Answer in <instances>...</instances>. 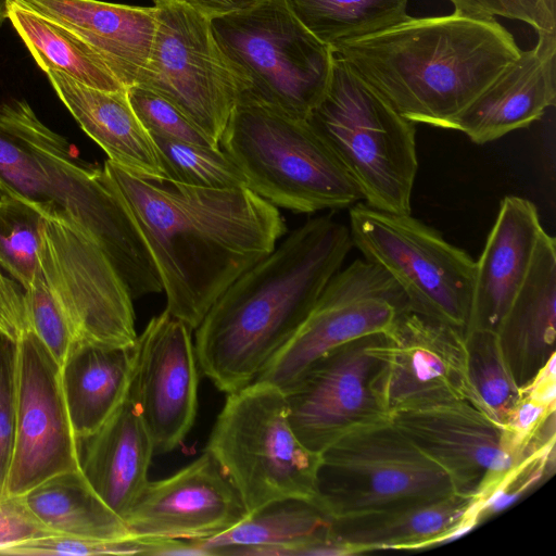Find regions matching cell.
Listing matches in <instances>:
<instances>
[{
  "label": "cell",
  "instance_id": "cell-1",
  "mask_svg": "<svg viewBox=\"0 0 556 556\" xmlns=\"http://www.w3.org/2000/svg\"><path fill=\"white\" fill-rule=\"evenodd\" d=\"M103 173L138 227L166 311L197 329L218 296L286 233L278 207L247 187L213 189L140 175L106 160Z\"/></svg>",
  "mask_w": 556,
  "mask_h": 556
},
{
  "label": "cell",
  "instance_id": "cell-2",
  "mask_svg": "<svg viewBox=\"0 0 556 556\" xmlns=\"http://www.w3.org/2000/svg\"><path fill=\"white\" fill-rule=\"evenodd\" d=\"M353 248L328 215L295 228L218 296L197 327L200 371L225 393L253 382L305 320Z\"/></svg>",
  "mask_w": 556,
  "mask_h": 556
},
{
  "label": "cell",
  "instance_id": "cell-3",
  "mask_svg": "<svg viewBox=\"0 0 556 556\" xmlns=\"http://www.w3.org/2000/svg\"><path fill=\"white\" fill-rule=\"evenodd\" d=\"M331 49L400 115L445 129L520 53L495 17L455 10Z\"/></svg>",
  "mask_w": 556,
  "mask_h": 556
},
{
  "label": "cell",
  "instance_id": "cell-4",
  "mask_svg": "<svg viewBox=\"0 0 556 556\" xmlns=\"http://www.w3.org/2000/svg\"><path fill=\"white\" fill-rule=\"evenodd\" d=\"M0 197L74 219L105 251L132 300L163 291L149 249L103 168L77 160L25 100L0 104Z\"/></svg>",
  "mask_w": 556,
  "mask_h": 556
},
{
  "label": "cell",
  "instance_id": "cell-5",
  "mask_svg": "<svg viewBox=\"0 0 556 556\" xmlns=\"http://www.w3.org/2000/svg\"><path fill=\"white\" fill-rule=\"evenodd\" d=\"M219 148L242 172L247 188L296 213L345 208L362 193L306 118L240 99Z\"/></svg>",
  "mask_w": 556,
  "mask_h": 556
},
{
  "label": "cell",
  "instance_id": "cell-6",
  "mask_svg": "<svg viewBox=\"0 0 556 556\" xmlns=\"http://www.w3.org/2000/svg\"><path fill=\"white\" fill-rule=\"evenodd\" d=\"M306 119L356 184L365 204L410 214L418 170L415 123L334 53L326 92Z\"/></svg>",
  "mask_w": 556,
  "mask_h": 556
},
{
  "label": "cell",
  "instance_id": "cell-7",
  "mask_svg": "<svg viewBox=\"0 0 556 556\" xmlns=\"http://www.w3.org/2000/svg\"><path fill=\"white\" fill-rule=\"evenodd\" d=\"M240 494L248 515L287 498L314 501L320 454L289 420L286 394L266 381L228 393L206 448Z\"/></svg>",
  "mask_w": 556,
  "mask_h": 556
},
{
  "label": "cell",
  "instance_id": "cell-8",
  "mask_svg": "<svg viewBox=\"0 0 556 556\" xmlns=\"http://www.w3.org/2000/svg\"><path fill=\"white\" fill-rule=\"evenodd\" d=\"M222 51L247 84L240 99L306 118L329 84L333 52L295 16L286 0L210 18Z\"/></svg>",
  "mask_w": 556,
  "mask_h": 556
},
{
  "label": "cell",
  "instance_id": "cell-9",
  "mask_svg": "<svg viewBox=\"0 0 556 556\" xmlns=\"http://www.w3.org/2000/svg\"><path fill=\"white\" fill-rule=\"evenodd\" d=\"M350 232L364 258L400 287L412 311L466 333L476 261L410 214L390 213L356 203Z\"/></svg>",
  "mask_w": 556,
  "mask_h": 556
},
{
  "label": "cell",
  "instance_id": "cell-10",
  "mask_svg": "<svg viewBox=\"0 0 556 556\" xmlns=\"http://www.w3.org/2000/svg\"><path fill=\"white\" fill-rule=\"evenodd\" d=\"M453 493L445 471L388 419L352 430L320 453L314 502L331 519Z\"/></svg>",
  "mask_w": 556,
  "mask_h": 556
},
{
  "label": "cell",
  "instance_id": "cell-11",
  "mask_svg": "<svg viewBox=\"0 0 556 556\" xmlns=\"http://www.w3.org/2000/svg\"><path fill=\"white\" fill-rule=\"evenodd\" d=\"M156 8V30L138 85L162 96L219 143L247 84L222 51L210 18L172 1Z\"/></svg>",
  "mask_w": 556,
  "mask_h": 556
},
{
  "label": "cell",
  "instance_id": "cell-12",
  "mask_svg": "<svg viewBox=\"0 0 556 556\" xmlns=\"http://www.w3.org/2000/svg\"><path fill=\"white\" fill-rule=\"evenodd\" d=\"M39 264L76 342L137 341L131 295L102 247L74 219L41 213Z\"/></svg>",
  "mask_w": 556,
  "mask_h": 556
},
{
  "label": "cell",
  "instance_id": "cell-13",
  "mask_svg": "<svg viewBox=\"0 0 556 556\" xmlns=\"http://www.w3.org/2000/svg\"><path fill=\"white\" fill-rule=\"evenodd\" d=\"M409 308L400 287L365 258L340 269L325 287L309 314L255 380L285 394L305 370L330 350L386 331Z\"/></svg>",
  "mask_w": 556,
  "mask_h": 556
},
{
  "label": "cell",
  "instance_id": "cell-14",
  "mask_svg": "<svg viewBox=\"0 0 556 556\" xmlns=\"http://www.w3.org/2000/svg\"><path fill=\"white\" fill-rule=\"evenodd\" d=\"M375 351L381 365L374 388L389 416L456 400L481 409L468 378L463 330L407 308L379 334Z\"/></svg>",
  "mask_w": 556,
  "mask_h": 556
},
{
  "label": "cell",
  "instance_id": "cell-15",
  "mask_svg": "<svg viewBox=\"0 0 556 556\" xmlns=\"http://www.w3.org/2000/svg\"><path fill=\"white\" fill-rule=\"evenodd\" d=\"M378 333L325 353L286 393L291 426L301 442L320 454L361 427L390 419L374 388L380 369Z\"/></svg>",
  "mask_w": 556,
  "mask_h": 556
},
{
  "label": "cell",
  "instance_id": "cell-16",
  "mask_svg": "<svg viewBox=\"0 0 556 556\" xmlns=\"http://www.w3.org/2000/svg\"><path fill=\"white\" fill-rule=\"evenodd\" d=\"M390 420L445 471L460 495L486 494L526 458L509 430L468 401L402 408Z\"/></svg>",
  "mask_w": 556,
  "mask_h": 556
},
{
  "label": "cell",
  "instance_id": "cell-17",
  "mask_svg": "<svg viewBox=\"0 0 556 556\" xmlns=\"http://www.w3.org/2000/svg\"><path fill=\"white\" fill-rule=\"evenodd\" d=\"M78 469L61 367L29 330L17 340L16 422L5 496Z\"/></svg>",
  "mask_w": 556,
  "mask_h": 556
},
{
  "label": "cell",
  "instance_id": "cell-18",
  "mask_svg": "<svg viewBox=\"0 0 556 556\" xmlns=\"http://www.w3.org/2000/svg\"><path fill=\"white\" fill-rule=\"evenodd\" d=\"M191 331L165 309L137 337L129 395L150 433L154 454L178 447L194 424L200 369Z\"/></svg>",
  "mask_w": 556,
  "mask_h": 556
},
{
  "label": "cell",
  "instance_id": "cell-19",
  "mask_svg": "<svg viewBox=\"0 0 556 556\" xmlns=\"http://www.w3.org/2000/svg\"><path fill=\"white\" fill-rule=\"evenodd\" d=\"M247 516L239 492L205 450L174 475L149 480L124 520L135 536L205 540Z\"/></svg>",
  "mask_w": 556,
  "mask_h": 556
},
{
  "label": "cell",
  "instance_id": "cell-20",
  "mask_svg": "<svg viewBox=\"0 0 556 556\" xmlns=\"http://www.w3.org/2000/svg\"><path fill=\"white\" fill-rule=\"evenodd\" d=\"M535 46L520 50L457 116L452 129L483 144L540 119L556 102V30L538 31Z\"/></svg>",
  "mask_w": 556,
  "mask_h": 556
},
{
  "label": "cell",
  "instance_id": "cell-21",
  "mask_svg": "<svg viewBox=\"0 0 556 556\" xmlns=\"http://www.w3.org/2000/svg\"><path fill=\"white\" fill-rule=\"evenodd\" d=\"M544 229L536 206L506 195L476 262L469 330L495 331L523 283Z\"/></svg>",
  "mask_w": 556,
  "mask_h": 556
},
{
  "label": "cell",
  "instance_id": "cell-22",
  "mask_svg": "<svg viewBox=\"0 0 556 556\" xmlns=\"http://www.w3.org/2000/svg\"><path fill=\"white\" fill-rule=\"evenodd\" d=\"M476 497L453 493L331 518L329 538L354 554L413 549L448 542L477 526Z\"/></svg>",
  "mask_w": 556,
  "mask_h": 556
},
{
  "label": "cell",
  "instance_id": "cell-23",
  "mask_svg": "<svg viewBox=\"0 0 556 556\" xmlns=\"http://www.w3.org/2000/svg\"><path fill=\"white\" fill-rule=\"evenodd\" d=\"M89 46L126 87L138 85L156 30V8L100 0H18Z\"/></svg>",
  "mask_w": 556,
  "mask_h": 556
},
{
  "label": "cell",
  "instance_id": "cell-24",
  "mask_svg": "<svg viewBox=\"0 0 556 556\" xmlns=\"http://www.w3.org/2000/svg\"><path fill=\"white\" fill-rule=\"evenodd\" d=\"M75 451L78 470L91 489L124 519L149 481L154 455L150 433L129 393L97 430L75 437Z\"/></svg>",
  "mask_w": 556,
  "mask_h": 556
},
{
  "label": "cell",
  "instance_id": "cell-25",
  "mask_svg": "<svg viewBox=\"0 0 556 556\" xmlns=\"http://www.w3.org/2000/svg\"><path fill=\"white\" fill-rule=\"evenodd\" d=\"M496 336L506 365L522 390L555 356L556 241L545 230L528 275Z\"/></svg>",
  "mask_w": 556,
  "mask_h": 556
},
{
  "label": "cell",
  "instance_id": "cell-26",
  "mask_svg": "<svg viewBox=\"0 0 556 556\" xmlns=\"http://www.w3.org/2000/svg\"><path fill=\"white\" fill-rule=\"evenodd\" d=\"M47 77L59 99L109 161L136 174L164 177L155 144L136 115L127 89L91 88L61 72H49Z\"/></svg>",
  "mask_w": 556,
  "mask_h": 556
},
{
  "label": "cell",
  "instance_id": "cell-27",
  "mask_svg": "<svg viewBox=\"0 0 556 556\" xmlns=\"http://www.w3.org/2000/svg\"><path fill=\"white\" fill-rule=\"evenodd\" d=\"M138 355L128 345L75 342L61 366L65 403L75 437L103 425L127 397Z\"/></svg>",
  "mask_w": 556,
  "mask_h": 556
},
{
  "label": "cell",
  "instance_id": "cell-28",
  "mask_svg": "<svg viewBox=\"0 0 556 556\" xmlns=\"http://www.w3.org/2000/svg\"><path fill=\"white\" fill-rule=\"evenodd\" d=\"M329 516L311 500L270 503L230 529L193 540L211 555L299 556L307 542L329 536Z\"/></svg>",
  "mask_w": 556,
  "mask_h": 556
},
{
  "label": "cell",
  "instance_id": "cell-29",
  "mask_svg": "<svg viewBox=\"0 0 556 556\" xmlns=\"http://www.w3.org/2000/svg\"><path fill=\"white\" fill-rule=\"evenodd\" d=\"M21 496L31 513L58 535L97 540L135 536L78 469L55 475Z\"/></svg>",
  "mask_w": 556,
  "mask_h": 556
},
{
  "label": "cell",
  "instance_id": "cell-30",
  "mask_svg": "<svg viewBox=\"0 0 556 556\" xmlns=\"http://www.w3.org/2000/svg\"><path fill=\"white\" fill-rule=\"evenodd\" d=\"M8 18L46 74L61 72L106 91L127 89L89 46L56 22L18 0H10Z\"/></svg>",
  "mask_w": 556,
  "mask_h": 556
},
{
  "label": "cell",
  "instance_id": "cell-31",
  "mask_svg": "<svg viewBox=\"0 0 556 556\" xmlns=\"http://www.w3.org/2000/svg\"><path fill=\"white\" fill-rule=\"evenodd\" d=\"M409 0H286L300 22L323 43L377 34L410 16Z\"/></svg>",
  "mask_w": 556,
  "mask_h": 556
},
{
  "label": "cell",
  "instance_id": "cell-32",
  "mask_svg": "<svg viewBox=\"0 0 556 556\" xmlns=\"http://www.w3.org/2000/svg\"><path fill=\"white\" fill-rule=\"evenodd\" d=\"M465 342L468 378L479 406L505 426L522 393L506 365L496 332L469 330Z\"/></svg>",
  "mask_w": 556,
  "mask_h": 556
},
{
  "label": "cell",
  "instance_id": "cell-33",
  "mask_svg": "<svg viewBox=\"0 0 556 556\" xmlns=\"http://www.w3.org/2000/svg\"><path fill=\"white\" fill-rule=\"evenodd\" d=\"M160 159L163 176L201 188L247 187L236 163L220 149L150 135Z\"/></svg>",
  "mask_w": 556,
  "mask_h": 556
},
{
  "label": "cell",
  "instance_id": "cell-34",
  "mask_svg": "<svg viewBox=\"0 0 556 556\" xmlns=\"http://www.w3.org/2000/svg\"><path fill=\"white\" fill-rule=\"evenodd\" d=\"M41 213L20 199L0 197V266L27 291L40 276Z\"/></svg>",
  "mask_w": 556,
  "mask_h": 556
},
{
  "label": "cell",
  "instance_id": "cell-35",
  "mask_svg": "<svg viewBox=\"0 0 556 556\" xmlns=\"http://www.w3.org/2000/svg\"><path fill=\"white\" fill-rule=\"evenodd\" d=\"M173 539L131 536L123 540H97L68 535H51L14 544L0 555H165Z\"/></svg>",
  "mask_w": 556,
  "mask_h": 556
},
{
  "label": "cell",
  "instance_id": "cell-36",
  "mask_svg": "<svg viewBox=\"0 0 556 556\" xmlns=\"http://www.w3.org/2000/svg\"><path fill=\"white\" fill-rule=\"evenodd\" d=\"M130 104L150 135L204 147L219 143L197 126L184 112L156 92L134 85L127 88Z\"/></svg>",
  "mask_w": 556,
  "mask_h": 556
},
{
  "label": "cell",
  "instance_id": "cell-37",
  "mask_svg": "<svg viewBox=\"0 0 556 556\" xmlns=\"http://www.w3.org/2000/svg\"><path fill=\"white\" fill-rule=\"evenodd\" d=\"M554 471L555 444L523 458L491 491L476 498V523L505 509Z\"/></svg>",
  "mask_w": 556,
  "mask_h": 556
},
{
  "label": "cell",
  "instance_id": "cell-38",
  "mask_svg": "<svg viewBox=\"0 0 556 556\" xmlns=\"http://www.w3.org/2000/svg\"><path fill=\"white\" fill-rule=\"evenodd\" d=\"M31 330L62 366L72 345L76 342L72 326L61 304L40 276L25 291Z\"/></svg>",
  "mask_w": 556,
  "mask_h": 556
},
{
  "label": "cell",
  "instance_id": "cell-39",
  "mask_svg": "<svg viewBox=\"0 0 556 556\" xmlns=\"http://www.w3.org/2000/svg\"><path fill=\"white\" fill-rule=\"evenodd\" d=\"M17 341L0 331V498L5 496L16 422Z\"/></svg>",
  "mask_w": 556,
  "mask_h": 556
},
{
  "label": "cell",
  "instance_id": "cell-40",
  "mask_svg": "<svg viewBox=\"0 0 556 556\" xmlns=\"http://www.w3.org/2000/svg\"><path fill=\"white\" fill-rule=\"evenodd\" d=\"M455 11L523 22L538 31L556 30V0H448Z\"/></svg>",
  "mask_w": 556,
  "mask_h": 556
},
{
  "label": "cell",
  "instance_id": "cell-41",
  "mask_svg": "<svg viewBox=\"0 0 556 556\" xmlns=\"http://www.w3.org/2000/svg\"><path fill=\"white\" fill-rule=\"evenodd\" d=\"M58 535L27 507L22 496L0 498V551L14 544Z\"/></svg>",
  "mask_w": 556,
  "mask_h": 556
},
{
  "label": "cell",
  "instance_id": "cell-42",
  "mask_svg": "<svg viewBox=\"0 0 556 556\" xmlns=\"http://www.w3.org/2000/svg\"><path fill=\"white\" fill-rule=\"evenodd\" d=\"M31 330L25 291L0 270V331L17 341Z\"/></svg>",
  "mask_w": 556,
  "mask_h": 556
},
{
  "label": "cell",
  "instance_id": "cell-43",
  "mask_svg": "<svg viewBox=\"0 0 556 556\" xmlns=\"http://www.w3.org/2000/svg\"><path fill=\"white\" fill-rule=\"evenodd\" d=\"M212 18L254 8L267 0H175Z\"/></svg>",
  "mask_w": 556,
  "mask_h": 556
},
{
  "label": "cell",
  "instance_id": "cell-44",
  "mask_svg": "<svg viewBox=\"0 0 556 556\" xmlns=\"http://www.w3.org/2000/svg\"><path fill=\"white\" fill-rule=\"evenodd\" d=\"M10 0H0V26L8 18V7Z\"/></svg>",
  "mask_w": 556,
  "mask_h": 556
},
{
  "label": "cell",
  "instance_id": "cell-45",
  "mask_svg": "<svg viewBox=\"0 0 556 556\" xmlns=\"http://www.w3.org/2000/svg\"><path fill=\"white\" fill-rule=\"evenodd\" d=\"M172 1H175V0H153L154 5H160V4L168 3Z\"/></svg>",
  "mask_w": 556,
  "mask_h": 556
}]
</instances>
